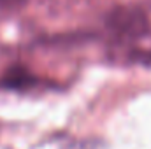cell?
<instances>
[{"mask_svg":"<svg viewBox=\"0 0 151 149\" xmlns=\"http://www.w3.org/2000/svg\"><path fill=\"white\" fill-rule=\"evenodd\" d=\"M150 39H151V27L148 25V28H146V32L142 34V37L139 39L137 42H141V40H150ZM144 56H146V60H148V62H151V42H150V46H148V47L144 49Z\"/></svg>","mask_w":151,"mask_h":149,"instance_id":"cell-2","label":"cell"},{"mask_svg":"<svg viewBox=\"0 0 151 149\" xmlns=\"http://www.w3.org/2000/svg\"><path fill=\"white\" fill-rule=\"evenodd\" d=\"M28 0H0V19L19 12Z\"/></svg>","mask_w":151,"mask_h":149,"instance_id":"cell-1","label":"cell"}]
</instances>
